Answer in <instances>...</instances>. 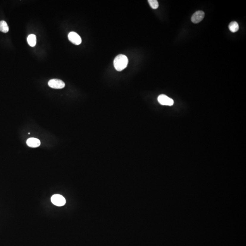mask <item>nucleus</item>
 <instances>
[{"instance_id": "f257e3e1", "label": "nucleus", "mask_w": 246, "mask_h": 246, "mask_svg": "<svg viewBox=\"0 0 246 246\" xmlns=\"http://www.w3.org/2000/svg\"><path fill=\"white\" fill-rule=\"evenodd\" d=\"M128 63V57L123 55H119L117 56L113 61L114 68L118 71L124 70L127 67Z\"/></svg>"}, {"instance_id": "f03ea898", "label": "nucleus", "mask_w": 246, "mask_h": 246, "mask_svg": "<svg viewBox=\"0 0 246 246\" xmlns=\"http://www.w3.org/2000/svg\"><path fill=\"white\" fill-rule=\"evenodd\" d=\"M51 202L53 204L58 206H63L66 203L65 198L59 194L53 195L51 197Z\"/></svg>"}, {"instance_id": "7ed1b4c3", "label": "nucleus", "mask_w": 246, "mask_h": 246, "mask_svg": "<svg viewBox=\"0 0 246 246\" xmlns=\"http://www.w3.org/2000/svg\"><path fill=\"white\" fill-rule=\"evenodd\" d=\"M49 86L55 89H62L65 87L64 82L58 79H52L49 81L48 82Z\"/></svg>"}, {"instance_id": "20e7f679", "label": "nucleus", "mask_w": 246, "mask_h": 246, "mask_svg": "<svg viewBox=\"0 0 246 246\" xmlns=\"http://www.w3.org/2000/svg\"><path fill=\"white\" fill-rule=\"evenodd\" d=\"M158 101L161 105H163L172 106L174 104L173 100L165 94L159 95L158 97Z\"/></svg>"}, {"instance_id": "39448f33", "label": "nucleus", "mask_w": 246, "mask_h": 246, "mask_svg": "<svg viewBox=\"0 0 246 246\" xmlns=\"http://www.w3.org/2000/svg\"><path fill=\"white\" fill-rule=\"evenodd\" d=\"M68 38L69 40L74 44L79 45L81 43V38L76 32H71L68 35Z\"/></svg>"}, {"instance_id": "423d86ee", "label": "nucleus", "mask_w": 246, "mask_h": 246, "mask_svg": "<svg viewBox=\"0 0 246 246\" xmlns=\"http://www.w3.org/2000/svg\"><path fill=\"white\" fill-rule=\"evenodd\" d=\"M205 13L202 11H198L196 12L192 16V22L194 24H198L202 21L204 18Z\"/></svg>"}, {"instance_id": "0eeeda50", "label": "nucleus", "mask_w": 246, "mask_h": 246, "mask_svg": "<svg viewBox=\"0 0 246 246\" xmlns=\"http://www.w3.org/2000/svg\"><path fill=\"white\" fill-rule=\"evenodd\" d=\"M27 144L30 147L37 148L40 146L41 142L37 138H30L27 141Z\"/></svg>"}, {"instance_id": "6e6552de", "label": "nucleus", "mask_w": 246, "mask_h": 246, "mask_svg": "<svg viewBox=\"0 0 246 246\" xmlns=\"http://www.w3.org/2000/svg\"><path fill=\"white\" fill-rule=\"evenodd\" d=\"M27 41L28 44L31 47H34L37 43L36 36L34 34H30L27 37Z\"/></svg>"}, {"instance_id": "1a4fd4ad", "label": "nucleus", "mask_w": 246, "mask_h": 246, "mask_svg": "<svg viewBox=\"0 0 246 246\" xmlns=\"http://www.w3.org/2000/svg\"><path fill=\"white\" fill-rule=\"evenodd\" d=\"M239 27L237 22L235 21H233L229 25V29L232 32H236L239 30Z\"/></svg>"}, {"instance_id": "9d476101", "label": "nucleus", "mask_w": 246, "mask_h": 246, "mask_svg": "<svg viewBox=\"0 0 246 246\" xmlns=\"http://www.w3.org/2000/svg\"><path fill=\"white\" fill-rule=\"evenodd\" d=\"M9 27L7 22L4 21H0V31L7 33L9 31Z\"/></svg>"}, {"instance_id": "9b49d317", "label": "nucleus", "mask_w": 246, "mask_h": 246, "mask_svg": "<svg viewBox=\"0 0 246 246\" xmlns=\"http://www.w3.org/2000/svg\"><path fill=\"white\" fill-rule=\"evenodd\" d=\"M148 1L152 9H156L158 8L159 3L157 0H149Z\"/></svg>"}]
</instances>
